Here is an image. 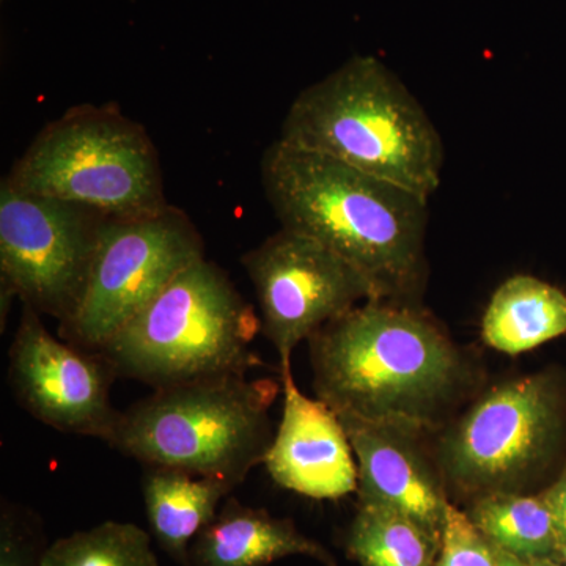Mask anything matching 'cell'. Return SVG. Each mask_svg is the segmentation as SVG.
<instances>
[{
	"instance_id": "6da1fadb",
	"label": "cell",
	"mask_w": 566,
	"mask_h": 566,
	"mask_svg": "<svg viewBox=\"0 0 566 566\" xmlns=\"http://www.w3.org/2000/svg\"><path fill=\"white\" fill-rule=\"evenodd\" d=\"M316 397L338 417L433 431L475 371L422 304L370 300L308 338Z\"/></svg>"
},
{
	"instance_id": "7a4b0ae2",
	"label": "cell",
	"mask_w": 566,
	"mask_h": 566,
	"mask_svg": "<svg viewBox=\"0 0 566 566\" xmlns=\"http://www.w3.org/2000/svg\"><path fill=\"white\" fill-rule=\"evenodd\" d=\"M260 170L281 229L352 264L376 300L422 304L428 199L279 139L264 151Z\"/></svg>"
},
{
	"instance_id": "3957f363",
	"label": "cell",
	"mask_w": 566,
	"mask_h": 566,
	"mask_svg": "<svg viewBox=\"0 0 566 566\" xmlns=\"http://www.w3.org/2000/svg\"><path fill=\"white\" fill-rule=\"evenodd\" d=\"M279 140L430 199L444 147L422 104L385 63L359 55L294 98Z\"/></svg>"
},
{
	"instance_id": "277c9868",
	"label": "cell",
	"mask_w": 566,
	"mask_h": 566,
	"mask_svg": "<svg viewBox=\"0 0 566 566\" xmlns=\"http://www.w3.org/2000/svg\"><path fill=\"white\" fill-rule=\"evenodd\" d=\"M273 378L221 375L155 389L120 412L109 446L147 468L240 485L273 442Z\"/></svg>"
},
{
	"instance_id": "5b68a950",
	"label": "cell",
	"mask_w": 566,
	"mask_h": 566,
	"mask_svg": "<svg viewBox=\"0 0 566 566\" xmlns=\"http://www.w3.org/2000/svg\"><path fill=\"white\" fill-rule=\"evenodd\" d=\"M262 322L229 274L205 259L181 271L102 349L118 378L153 389L262 367Z\"/></svg>"
},
{
	"instance_id": "8992f818",
	"label": "cell",
	"mask_w": 566,
	"mask_h": 566,
	"mask_svg": "<svg viewBox=\"0 0 566 566\" xmlns=\"http://www.w3.org/2000/svg\"><path fill=\"white\" fill-rule=\"evenodd\" d=\"M3 180L109 218H139L170 205L150 136L112 106L66 111L41 129Z\"/></svg>"
},
{
	"instance_id": "52a82bcc",
	"label": "cell",
	"mask_w": 566,
	"mask_h": 566,
	"mask_svg": "<svg viewBox=\"0 0 566 566\" xmlns=\"http://www.w3.org/2000/svg\"><path fill=\"white\" fill-rule=\"evenodd\" d=\"M566 436V389L553 371L495 386L447 428L436 463L458 493H521L556 463Z\"/></svg>"
},
{
	"instance_id": "ba28073f",
	"label": "cell",
	"mask_w": 566,
	"mask_h": 566,
	"mask_svg": "<svg viewBox=\"0 0 566 566\" xmlns=\"http://www.w3.org/2000/svg\"><path fill=\"white\" fill-rule=\"evenodd\" d=\"M202 259V237L180 208L107 218L80 305L69 322L59 324L61 337L102 352L181 271Z\"/></svg>"
},
{
	"instance_id": "9c48e42d",
	"label": "cell",
	"mask_w": 566,
	"mask_h": 566,
	"mask_svg": "<svg viewBox=\"0 0 566 566\" xmlns=\"http://www.w3.org/2000/svg\"><path fill=\"white\" fill-rule=\"evenodd\" d=\"M109 216L0 185L2 312L20 297L39 315L69 322L84 293L99 232Z\"/></svg>"
},
{
	"instance_id": "30bf717a",
	"label": "cell",
	"mask_w": 566,
	"mask_h": 566,
	"mask_svg": "<svg viewBox=\"0 0 566 566\" xmlns=\"http://www.w3.org/2000/svg\"><path fill=\"white\" fill-rule=\"evenodd\" d=\"M241 264L255 292L262 334L281 363L327 323L376 300L374 286L352 264L290 230L245 252Z\"/></svg>"
},
{
	"instance_id": "8fae6325",
	"label": "cell",
	"mask_w": 566,
	"mask_h": 566,
	"mask_svg": "<svg viewBox=\"0 0 566 566\" xmlns=\"http://www.w3.org/2000/svg\"><path fill=\"white\" fill-rule=\"evenodd\" d=\"M115 378L103 353L55 337L24 305L9 349V381L29 415L63 433L109 444L120 417L111 401Z\"/></svg>"
},
{
	"instance_id": "7c38bea8",
	"label": "cell",
	"mask_w": 566,
	"mask_h": 566,
	"mask_svg": "<svg viewBox=\"0 0 566 566\" xmlns=\"http://www.w3.org/2000/svg\"><path fill=\"white\" fill-rule=\"evenodd\" d=\"M281 375L282 420L264 457L268 474L279 486L316 501L357 491V464L340 417L301 392L292 360L281 363Z\"/></svg>"
},
{
	"instance_id": "4fadbf2b",
	"label": "cell",
	"mask_w": 566,
	"mask_h": 566,
	"mask_svg": "<svg viewBox=\"0 0 566 566\" xmlns=\"http://www.w3.org/2000/svg\"><path fill=\"white\" fill-rule=\"evenodd\" d=\"M357 458L359 501L392 506L441 538L446 483L423 449L424 431L401 423L340 417Z\"/></svg>"
},
{
	"instance_id": "5bb4252c",
	"label": "cell",
	"mask_w": 566,
	"mask_h": 566,
	"mask_svg": "<svg viewBox=\"0 0 566 566\" xmlns=\"http://www.w3.org/2000/svg\"><path fill=\"white\" fill-rule=\"evenodd\" d=\"M307 556L334 566L333 557L314 539L260 509L230 499L191 546L192 566H266L281 558Z\"/></svg>"
},
{
	"instance_id": "9a60e30c",
	"label": "cell",
	"mask_w": 566,
	"mask_h": 566,
	"mask_svg": "<svg viewBox=\"0 0 566 566\" xmlns=\"http://www.w3.org/2000/svg\"><path fill=\"white\" fill-rule=\"evenodd\" d=\"M233 486L210 476L169 468H147L142 483L145 512L156 542L178 564L191 565L197 535L218 516Z\"/></svg>"
},
{
	"instance_id": "2e32d148",
	"label": "cell",
	"mask_w": 566,
	"mask_h": 566,
	"mask_svg": "<svg viewBox=\"0 0 566 566\" xmlns=\"http://www.w3.org/2000/svg\"><path fill=\"white\" fill-rule=\"evenodd\" d=\"M566 334V294L532 275L502 283L482 322L483 342L497 352L517 356Z\"/></svg>"
},
{
	"instance_id": "e0dca14e",
	"label": "cell",
	"mask_w": 566,
	"mask_h": 566,
	"mask_svg": "<svg viewBox=\"0 0 566 566\" xmlns=\"http://www.w3.org/2000/svg\"><path fill=\"white\" fill-rule=\"evenodd\" d=\"M471 520L499 549L528 560L560 554V536L542 493H495L476 497Z\"/></svg>"
},
{
	"instance_id": "ac0fdd59",
	"label": "cell",
	"mask_w": 566,
	"mask_h": 566,
	"mask_svg": "<svg viewBox=\"0 0 566 566\" xmlns=\"http://www.w3.org/2000/svg\"><path fill=\"white\" fill-rule=\"evenodd\" d=\"M346 545L360 566H436L441 538L392 506L360 501Z\"/></svg>"
},
{
	"instance_id": "d6986e66",
	"label": "cell",
	"mask_w": 566,
	"mask_h": 566,
	"mask_svg": "<svg viewBox=\"0 0 566 566\" xmlns=\"http://www.w3.org/2000/svg\"><path fill=\"white\" fill-rule=\"evenodd\" d=\"M41 566H158V558L144 528L106 521L55 539L44 547Z\"/></svg>"
},
{
	"instance_id": "ffe728a7",
	"label": "cell",
	"mask_w": 566,
	"mask_h": 566,
	"mask_svg": "<svg viewBox=\"0 0 566 566\" xmlns=\"http://www.w3.org/2000/svg\"><path fill=\"white\" fill-rule=\"evenodd\" d=\"M436 566H497L493 543L479 531L468 513L452 504L446 509Z\"/></svg>"
},
{
	"instance_id": "44dd1931",
	"label": "cell",
	"mask_w": 566,
	"mask_h": 566,
	"mask_svg": "<svg viewBox=\"0 0 566 566\" xmlns=\"http://www.w3.org/2000/svg\"><path fill=\"white\" fill-rule=\"evenodd\" d=\"M43 551L39 549L29 524L3 506L0 521V566H41Z\"/></svg>"
},
{
	"instance_id": "7402d4cb",
	"label": "cell",
	"mask_w": 566,
	"mask_h": 566,
	"mask_svg": "<svg viewBox=\"0 0 566 566\" xmlns=\"http://www.w3.org/2000/svg\"><path fill=\"white\" fill-rule=\"evenodd\" d=\"M545 495L547 505L551 506L558 536H560V547L566 543V465L560 476L549 488L542 493Z\"/></svg>"
},
{
	"instance_id": "603a6c76",
	"label": "cell",
	"mask_w": 566,
	"mask_h": 566,
	"mask_svg": "<svg viewBox=\"0 0 566 566\" xmlns=\"http://www.w3.org/2000/svg\"><path fill=\"white\" fill-rule=\"evenodd\" d=\"M494 546V545H493ZM495 565L497 566H528L527 560L515 556V554L506 553L504 549L495 547Z\"/></svg>"
},
{
	"instance_id": "cb8c5ba5",
	"label": "cell",
	"mask_w": 566,
	"mask_h": 566,
	"mask_svg": "<svg viewBox=\"0 0 566 566\" xmlns=\"http://www.w3.org/2000/svg\"><path fill=\"white\" fill-rule=\"evenodd\" d=\"M528 566H565L556 557H535L528 558Z\"/></svg>"
},
{
	"instance_id": "d4e9b609",
	"label": "cell",
	"mask_w": 566,
	"mask_h": 566,
	"mask_svg": "<svg viewBox=\"0 0 566 566\" xmlns=\"http://www.w3.org/2000/svg\"><path fill=\"white\" fill-rule=\"evenodd\" d=\"M558 560L566 566V543L560 547V554H558Z\"/></svg>"
}]
</instances>
